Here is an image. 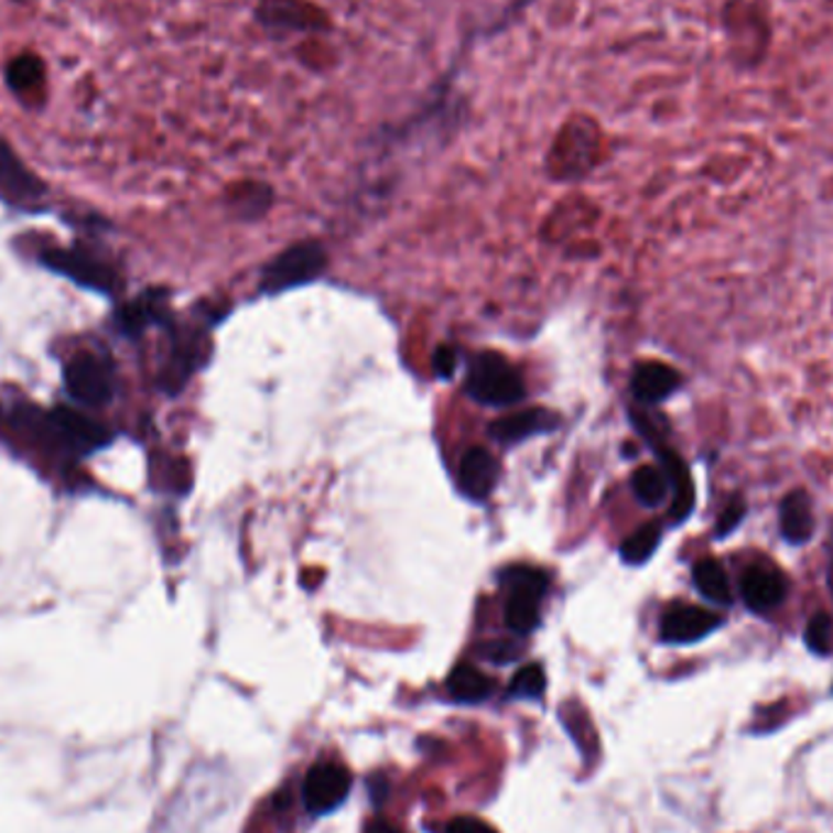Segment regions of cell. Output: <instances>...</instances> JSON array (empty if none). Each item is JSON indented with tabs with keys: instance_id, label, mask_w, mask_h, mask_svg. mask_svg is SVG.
<instances>
[{
	"instance_id": "cell-24",
	"label": "cell",
	"mask_w": 833,
	"mask_h": 833,
	"mask_svg": "<svg viewBox=\"0 0 833 833\" xmlns=\"http://www.w3.org/2000/svg\"><path fill=\"white\" fill-rule=\"evenodd\" d=\"M744 515H746L744 497H740V495L732 497V500H728V505L724 507V512L720 515V524H716V537L724 539V537L732 534V531L740 524V519H744Z\"/></svg>"
},
{
	"instance_id": "cell-28",
	"label": "cell",
	"mask_w": 833,
	"mask_h": 833,
	"mask_svg": "<svg viewBox=\"0 0 833 833\" xmlns=\"http://www.w3.org/2000/svg\"><path fill=\"white\" fill-rule=\"evenodd\" d=\"M366 833H400V831L396 826H390L388 821L376 819V821H370V824L366 826Z\"/></svg>"
},
{
	"instance_id": "cell-17",
	"label": "cell",
	"mask_w": 833,
	"mask_h": 833,
	"mask_svg": "<svg viewBox=\"0 0 833 833\" xmlns=\"http://www.w3.org/2000/svg\"><path fill=\"white\" fill-rule=\"evenodd\" d=\"M694 585H697L700 593L707 597L714 605H724L728 607L734 602L732 593V583H728V575L724 571V565L714 559H702L692 571Z\"/></svg>"
},
{
	"instance_id": "cell-21",
	"label": "cell",
	"mask_w": 833,
	"mask_h": 833,
	"mask_svg": "<svg viewBox=\"0 0 833 833\" xmlns=\"http://www.w3.org/2000/svg\"><path fill=\"white\" fill-rule=\"evenodd\" d=\"M547 690V675L541 666H524L517 670V675L509 682V697L517 700H537Z\"/></svg>"
},
{
	"instance_id": "cell-22",
	"label": "cell",
	"mask_w": 833,
	"mask_h": 833,
	"mask_svg": "<svg viewBox=\"0 0 833 833\" xmlns=\"http://www.w3.org/2000/svg\"><path fill=\"white\" fill-rule=\"evenodd\" d=\"M8 80L18 93H28L42 84V64L34 56H20L8 68Z\"/></svg>"
},
{
	"instance_id": "cell-2",
	"label": "cell",
	"mask_w": 833,
	"mask_h": 833,
	"mask_svg": "<svg viewBox=\"0 0 833 833\" xmlns=\"http://www.w3.org/2000/svg\"><path fill=\"white\" fill-rule=\"evenodd\" d=\"M468 396L488 404V408H507L524 398V380L517 374V368L502 358L500 354L485 351L473 361L466 376Z\"/></svg>"
},
{
	"instance_id": "cell-15",
	"label": "cell",
	"mask_w": 833,
	"mask_h": 833,
	"mask_svg": "<svg viewBox=\"0 0 833 833\" xmlns=\"http://www.w3.org/2000/svg\"><path fill=\"white\" fill-rule=\"evenodd\" d=\"M164 312H166L164 300H159L154 293H149L134 300L132 305L122 307L118 312V317H115V322H118V329L127 334V337H137V334H142L149 327V324L164 322Z\"/></svg>"
},
{
	"instance_id": "cell-10",
	"label": "cell",
	"mask_w": 833,
	"mask_h": 833,
	"mask_svg": "<svg viewBox=\"0 0 833 833\" xmlns=\"http://www.w3.org/2000/svg\"><path fill=\"white\" fill-rule=\"evenodd\" d=\"M722 617L702 607L680 605L668 609L661 621V636L668 643H692L710 636L714 629L722 627Z\"/></svg>"
},
{
	"instance_id": "cell-1",
	"label": "cell",
	"mask_w": 833,
	"mask_h": 833,
	"mask_svg": "<svg viewBox=\"0 0 833 833\" xmlns=\"http://www.w3.org/2000/svg\"><path fill=\"white\" fill-rule=\"evenodd\" d=\"M34 430L56 448L68 451V454L76 456H88L93 451L108 446L112 439L106 426L88 420L86 414H80L72 408H56L50 412H42L40 420H34Z\"/></svg>"
},
{
	"instance_id": "cell-20",
	"label": "cell",
	"mask_w": 833,
	"mask_h": 833,
	"mask_svg": "<svg viewBox=\"0 0 833 833\" xmlns=\"http://www.w3.org/2000/svg\"><path fill=\"white\" fill-rule=\"evenodd\" d=\"M658 543H661V527H658L656 522L643 524L621 543V559L627 563H643L651 559L653 551L658 549Z\"/></svg>"
},
{
	"instance_id": "cell-11",
	"label": "cell",
	"mask_w": 833,
	"mask_h": 833,
	"mask_svg": "<svg viewBox=\"0 0 833 833\" xmlns=\"http://www.w3.org/2000/svg\"><path fill=\"white\" fill-rule=\"evenodd\" d=\"M497 470H500V466H497V461L488 448L476 446L466 451V456L461 458L458 466L461 493L468 495L470 500H485L495 488Z\"/></svg>"
},
{
	"instance_id": "cell-13",
	"label": "cell",
	"mask_w": 833,
	"mask_h": 833,
	"mask_svg": "<svg viewBox=\"0 0 833 833\" xmlns=\"http://www.w3.org/2000/svg\"><path fill=\"white\" fill-rule=\"evenodd\" d=\"M780 531L785 541L807 543L814 534V509L804 490H792L780 505Z\"/></svg>"
},
{
	"instance_id": "cell-18",
	"label": "cell",
	"mask_w": 833,
	"mask_h": 833,
	"mask_svg": "<svg viewBox=\"0 0 833 833\" xmlns=\"http://www.w3.org/2000/svg\"><path fill=\"white\" fill-rule=\"evenodd\" d=\"M661 454V461H663V470L668 476V483L670 488H673L675 493V502H673V517L675 519H685L688 512L692 509V480H690V473L685 468V463H682L673 451H658Z\"/></svg>"
},
{
	"instance_id": "cell-19",
	"label": "cell",
	"mask_w": 833,
	"mask_h": 833,
	"mask_svg": "<svg viewBox=\"0 0 833 833\" xmlns=\"http://www.w3.org/2000/svg\"><path fill=\"white\" fill-rule=\"evenodd\" d=\"M631 488H634L636 500H639L643 507H658L666 500L670 483H668L666 470L656 466H643L634 473Z\"/></svg>"
},
{
	"instance_id": "cell-26",
	"label": "cell",
	"mask_w": 833,
	"mask_h": 833,
	"mask_svg": "<svg viewBox=\"0 0 833 833\" xmlns=\"http://www.w3.org/2000/svg\"><path fill=\"white\" fill-rule=\"evenodd\" d=\"M483 656L493 663H509L517 658V646L509 641H493L483 648Z\"/></svg>"
},
{
	"instance_id": "cell-4",
	"label": "cell",
	"mask_w": 833,
	"mask_h": 833,
	"mask_svg": "<svg viewBox=\"0 0 833 833\" xmlns=\"http://www.w3.org/2000/svg\"><path fill=\"white\" fill-rule=\"evenodd\" d=\"M327 269V253L315 241L285 249L261 271V293L278 295L307 285Z\"/></svg>"
},
{
	"instance_id": "cell-12",
	"label": "cell",
	"mask_w": 833,
	"mask_h": 833,
	"mask_svg": "<svg viewBox=\"0 0 833 833\" xmlns=\"http://www.w3.org/2000/svg\"><path fill=\"white\" fill-rule=\"evenodd\" d=\"M680 388V376L675 368L658 361H646L634 368L631 390L634 398L646 404H656L673 396Z\"/></svg>"
},
{
	"instance_id": "cell-9",
	"label": "cell",
	"mask_w": 833,
	"mask_h": 833,
	"mask_svg": "<svg viewBox=\"0 0 833 833\" xmlns=\"http://www.w3.org/2000/svg\"><path fill=\"white\" fill-rule=\"evenodd\" d=\"M740 597L754 612H770L787 597V577L766 563H756L740 575Z\"/></svg>"
},
{
	"instance_id": "cell-8",
	"label": "cell",
	"mask_w": 833,
	"mask_h": 833,
	"mask_svg": "<svg viewBox=\"0 0 833 833\" xmlns=\"http://www.w3.org/2000/svg\"><path fill=\"white\" fill-rule=\"evenodd\" d=\"M44 195V183L0 142V201L20 210H37Z\"/></svg>"
},
{
	"instance_id": "cell-14",
	"label": "cell",
	"mask_w": 833,
	"mask_h": 833,
	"mask_svg": "<svg viewBox=\"0 0 833 833\" xmlns=\"http://www.w3.org/2000/svg\"><path fill=\"white\" fill-rule=\"evenodd\" d=\"M553 416L555 414H551L547 410L517 412V414L502 416V420H497L495 424H490V434H493L495 442H500V444H517L527 436L549 432L551 426L555 424Z\"/></svg>"
},
{
	"instance_id": "cell-27",
	"label": "cell",
	"mask_w": 833,
	"mask_h": 833,
	"mask_svg": "<svg viewBox=\"0 0 833 833\" xmlns=\"http://www.w3.org/2000/svg\"><path fill=\"white\" fill-rule=\"evenodd\" d=\"M456 368V351L451 346H439L434 354V370L442 378H448Z\"/></svg>"
},
{
	"instance_id": "cell-5",
	"label": "cell",
	"mask_w": 833,
	"mask_h": 833,
	"mask_svg": "<svg viewBox=\"0 0 833 833\" xmlns=\"http://www.w3.org/2000/svg\"><path fill=\"white\" fill-rule=\"evenodd\" d=\"M40 263L52 273L64 275L72 283L100 295H112L120 285L110 266L84 249L50 247L40 251Z\"/></svg>"
},
{
	"instance_id": "cell-3",
	"label": "cell",
	"mask_w": 833,
	"mask_h": 833,
	"mask_svg": "<svg viewBox=\"0 0 833 833\" xmlns=\"http://www.w3.org/2000/svg\"><path fill=\"white\" fill-rule=\"evenodd\" d=\"M502 585L507 587L505 624L515 634H531L539 627L541 599L547 595L549 577L529 565H515L502 573Z\"/></svg>"
},
{
	"instance_id": "cell-25",
	"label": "cell",
	"mask_w": 833,
	"mask_h": 833,
	"mask_svg": "<svg viewBox=\"0 0 833 833\" xmlns=\"http://www.w3.org/2000/svg\"><path fill=\"white\" fill-rule=\"evenodd\" d=\"M444 833H497L490 824H485L478 816H456L451 819Z\"/></svg>"
},
{
	"instance_id": "cell-6",
	"label": "cell",
	"mask_w": 833,
	"mask_h": 833,
	"mask_svg": "<svg viewBox=\"0 0 833 833\" xmlns=\"http://www.w3.org/2000/svg\"><path fill=\"white\" fill-rule=\"evenodd\" d=\"M64 388L76 402L100 408L112 398V368L90 351H80L64 366Z\"/></svg>"
},
{
	"instance_id": "cell-16",
	"label": "cell",
	"mask_w": 833,
	"mask_h": 833,
	"mask_svg": "<svg viewBox=\"0 0 833 833\" xmlns=\"http://www.w3.org/2000/svg\"><path fill=\"white\" fill-rule=\"evenodd\" d=\"M446 690L456 702H483L485 697H490L493 680L485 673H480L476 666L461 663L451 670V675L446 680Z\"/></svg>"
},
{
	"instance_id": "cell-23",
	"label": "cell",
	"mask_w": 833,
	"mask_h": 833,
	"mask_svg": "<svg viewBox=\"0 0 833 833\" xmlns=\"http://www.w3.org/2000/svg\"><path fill=\"white\" fill-rule=\"evenodd\" d=\"M831 636H833V619L829 615H824V612H819V615H814L812 619H809L807 624V646L812 648L814 653H829L831 648Z\"/></svg>"
},
{
	"instance_id": "cell-7",
	"label": "cell",
	"mask_w": 833,
	"mask_h": 833,
	"mask_svg": "<svg viewBox=\"0 0 833 833\" xmlns=\"http://www.w3.org/2000/svg\"><path fill=\"white\" fill-rule=\"evenodd\" d=\"M351 790V772L339 762H317L305 775L303 800L310 814H329Z\"/></svg>"
}]
</instances>
